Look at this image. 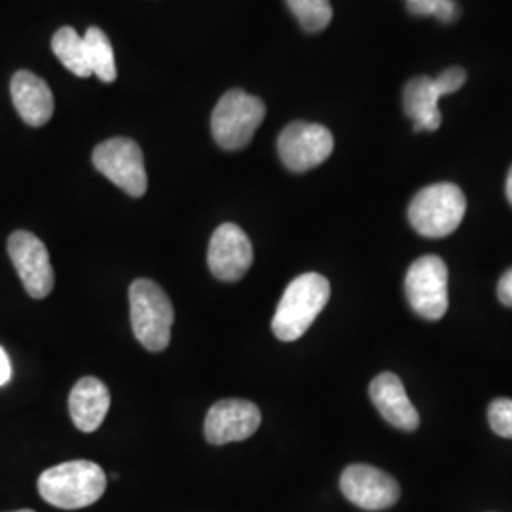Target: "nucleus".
Segmentation results:
<instances>
[{
    "instance_id": "f03ea898",
    "label": "nucleus",
    "mask_w": 512,
    "mask_h": 512,
    "mask_svg": "<svg viewBox=\"0 0 512 512\" xmlns=\"http://www.w3.org/2000/svg\"><path fill=\"white\" fill-rule=\"evenodd\" d=\"M330 298V283L325 275L308 272L289 283L275 310L272 330L281 342H294L306 334Z\"/></svg>"
},
{
    "instance_id": "0eeeda50",
    "label": "nucleus",
    "mask_w": 512,
    "mask_h": 512,
    "mask_svg": "<svg viewBox=\"0 0 512 512\" xmlns=\"http://www.w3.org/2000/svg\"><path fill=\"white\" fill-rule=\"evenodd\" d=\"M406 298L420 317L439 321L448 310V268L440 256H420L404 277Z\"/></svg>"
},
{
    "instance_id": "4be33fe9",
    "label": "nucleus",
    "mask_w": 512,
    "mask_h": 512,
    "mask_svg": "<svg viewBox=\"0 0 512 512\" xmlns=\"http://www.w3.org/2000/svg\"><path fill=\"white\" fill-rule=\"evenodd\" d=\"M497 298L501 300L503 306L512 308V268L507 270L503 277L497 283Z\"/></svg>"
},
{
    "instance_id": "412c9836",
    "label": "nucleus",
    "mask_w": 512,
    "mask_h": 512,
    "mask_svg": "<svg viewBox=\"0 0 512 512\" xmlns=\"http://www.w3.org/2000/svg\"><path fill=\"white\" fill-rule=\"evenodd\" d=\"M488 420L495 435L512 439V399H495L488 408Z\"/></svg>"
},
{
    "instance_id": "f257e3e1",
    "label": "nucleus",
    "mask_w": 512,
    "mask_h": 512,
    "mask_svg": "<svg viewBox=\"0 0 512 512\" xmlns=\"http://www.w3.org/2000/svg\"><path fill=\"white\" fill-rule=\"evenodd\" d=\"M107 488L105 471L88 459H74L46 469L38 478V494L57 509L76 511L97 503Z\"/></svg>"
},
{
    "instance_id": "b1692460",
    "label": "nucleus",
    "mask_w": 512,
    "mask_h": 512,
    "mask_svg": "<svg viewBox=\"0 0 512 512\" xmlns=\"http://www.w3.org/2000/svg\"><path fill=\"white\" fill-rule=\"evenodd\" d=\"M507 200L512 205V165L509 169V175H507Z\"/></svg>"
},
{
    "instance_id": "423d86ee",
    "label": "nucleus",
    "mask_w": 512,
    "mask_h": 512,
    "mask_svg": "<svg viewBox=\"0 0 512 512\" xmlns=\"http://www.w3.org/2000/svg\"><path fill=\"white\" fill-rule=\"evenodd\" d=\"M467 82V73L459 67L446 69L437 78L416 76L404 86L403 103L406 116L412 118L414 131H437L442 124L439 99L458 92Z\"/></svg>"
},
{
    "instance_id": "f8f14e48",
    "label": "nucleus",
    "mask_w": 512,
    "mask_h": 512,
    "mask_svg": "<svg viewBox=\"0 0 512 512\" xmlns=\"http://www.w3.org/2000/svg\"><path fill=\"white\" fill-rule=\"evenodd\" d=\"M253 245L238 224H220L209 241L207 264L219 281L236 283L253 266Z\"/></svg>"
},
{
    "instance_id": "5701e85b",
    "label": "nucleus",
    "mask_w": 512,
    "mask_h": 512,
    "mask_svg": "<svg viewBox=\"0 0 512 512\" xmlns=\"http://www.w3.org/2000/svg\"><path fill=\"white\" fill-rule=\"evenodd\" d=\"M12 378V365L10 357L4 349L0 348V385L8 384Z\"/></svg>"
},
{
    "instance_id": "6ab92c4d",
    "label": "nucleus",
    "mask_w": 512,
    "mask_h": 512,
    "mask_svg": "<svg viewBox=\"0 0 512 512\" xmlns=\"http://www.w3.org/2000/svg\"><path fill=\"white\" fill-rule=\"evenodd\" d=\"M294 18L308 33H321L332 21L330 0H285Z\"/></svg>"
},
{
    "instance_id": "a211bd4d",
    "label": "nucleus",
    "mask_w": 512,
    "mask_h": 512,
    "mask_svg": "<svg viewBox=\"0 0 512 512\" xmlns=\"http://www.w3.org/2000/svg\"><path fill=\"white\" fill-rule=\"evenodd\" d=\"M84 46H86V59L92 74H95L101 82H107V84L114 82L118 71H116V59H114V50L109 37L99 27H90L84 35Z\"/></svg>"
},
{
    "instance_id": "ddd939ff",
    "label": "nucleus",
    "mask_w": 512,
    "mask_h": 512,
    "mask_svg": "<svg viewBox=\"0 0 512 512\" xmlns=\"http://www.w3.org/2000/svg\"><path fill=\"white\" fill-rule=\"evenodd\" d=\"M262 421L260 408L245 399H224L211 406L205 418V439L222 446L253 437Z\"/></svg>"
},
{
    "instance_id": "dca6fc26",
    "label": "nucleus",
    "mask_w": 512,
    "mask_h": 512,
    "mask_svg": "<svg viewBox=\"0 0 512 512\" xmlns=\"http://www.w3.org/2000/svg\"><path fill=\"white\" fill-rule=\"evenodd\" d=\"M110 408V391L101 380L86 376L74 384L69 397V412L82 433H93L101 427Z\"/></svg>"
},
{
    "instance_id": "4468645a",
    "label": "nucleus",
    "mask_w": 512,
    "mask_h": 512,
    "mask_svg": "<svg viewBox=\"0 0 512 512\" xmlns=\"http://www.w3.org/2000/svg\"><path fill=\"white\" fill-rule=\"evenodd\" d=\"M370 401L378 408L387 423L403 431H416L420 425V414L410 403L403 382L397 374L384 372L370 384Z\"/></svg>"
},
{
    "instance_id": "393cba45",
    "label": "nucleus",
    "mask_w": 512,
    "mask_h": 512,
    "mask_svg": "<svg viewBox=\"0 0 512 512\" xmlns=\"http://www.w3.org/2000/svg\"><path fill=\"white\" fill-rule=\"evenodd\" d=\"M16 512H35V511H31V509H23V511H16Z\"/></svg>"
},
{
    "instance_id": "1a4fd4ad",
    "label": "nucleus",
    "mask_w": 512,
    "mask_h": 512,
    "mask_svg": "<svg viewBox=\"0 0 512 512\" xmlns=\"http://www.w3.org/2000/svg\"><path fill=\"white\" fill-rule=\"evenodd\" d=\"M334 150V137L321 124L293 122L281 131L277 152L283 165L293 173H304L329 160Z\"/></svg>"
},
{
    "instance_id": "2eb2a0df",
    "label": "nucleus",
    "mask_w": 512,
    "mask_h": 512,
    "mask_svg": "<svg viewBox=\"0 0 512 512\" xmlns=\"http://www.w3.org/2000/svg\"><path fill=\"white\" fill-rule=\"evenodd\" d=\"M12 101L21 120L33 128L48 124L54 116V93L50 86L31 71H18L10 84Z\"/></svg>"
},
{
    "instance_id": "9d476101",
    "label": "nucleus",
    "mask_w": 512,
    "mask_h": 512,
    "mask_svg": "<svg viewBox=\"0 0 512 512\" xmlns=\"http://www.w3.org/2000/svg\"><path fill=\"white\" fill-rule=\"evenodd\" d=\"M8 255L31 298L42 300L54 291L55 275L50 253L42 239L27 230H18L8 239Z\"/></svg>"
},
{
    "instance_id": "39448f33",
    "label": "nucleus",
    "mask_w": 512,
    "mask_h": 512,
    "mask_svg": "<svg viewBox=\"0 0 512 512\" xmlns=\"http://www.w3.org/2000/svg\"><path fill=\"white\" fill-rule=\"evenodd\" d=\"M266 118V105L251 93L230 90L220 97L211 116V133L224 150L247 147Z\"/></svg>"
},
{
    "instance_id": "9b49d317",
    "label": "nucleus",
    "mask_w": 512,
    "mask_h": 512,
    "mask_svg": "<svg viewBox=\"0 0 512 512\" xmlns=\"http://www.w3.org/2000/svg\"><path fill=\"white\" fill-rule=\"evenodd\" d=\"M340 490L355 507L384 511L401 497V486L391 475L372 465H349L340 476Z\"/></svg>"
},
{
    "instance_id": "6e6552de",
    "label": "nucleus",
    "mask_w": 512,
    "mask_h": 512,
    "mask_svg": "<svg viewBox=\"0 0 512 512\" xmlns=\"http://www.w3.org/2000/svg\"><path fill=\"white\" fill-rule=\"evenodd\" d=\"M93 165L110 183L122 188L131 198L145 196L148 188L147 169L141 147L126 139L114 137L93 150Z\"/></svg>"
},
{
    "instance_id": "20e7f679",
    "label": "nucleus",
    "mask_w": 512,
    "mask_h": 512,
    "mask_svg": "<svg viewBox=\"0 0 512 512\" xmlns=\"http://www.w3.org/2000/svg\"><path fill=\"white\" fill-rule=\"evenodd\" d=\"M467 200L452 183L429 184L421 188L408 207L412 228L425 238H446L454 234L465 217Z\"/></svg>"
},
{
    "instance_id": "7ed1b4c3",
    "label": "nucleus",
    "mask_w": 512,
    "mask_h": 512,
    "mask_svg": "<svg viewBox=\"0 0 512 512\" xmlns=\"http://www.w3.org/2000/svg\"><path fill=\"white\" fill-rule=\"evenodd\" d=\"M131 327L148 351H164L171 342L175 310L164 289L152 279H135L129 287Z\"/></svg>"
},
{
    "instance_id": "aec40b11",
    "label": "nucleus",
    "mask_w": 512,
    "mask_h": 512,
    "mask_svg": "<svg viewBox=\"0 0 512 512\" xmlns=\"http://www.w3.org/2000/svg\"><path fill=\"white\" fill-rule=\"evenodd\" d=\"M406 6L412 16H433L442 23H452L458 19L456 0H406Z\"/></svg>"
},
{
    "instance_id": "f3484780",
    "label": "nucleus",
    "mask_w": 512,
    "mask_h": 512,
    "mask_svg": "<svg viewBox=\"0 0 512 512\" xmlns=\"http://www.w3.org/2000/svg\"><path fill=\"white\" fill-rule=\"evenodd\" d=\"M52 50L57 59L63 63L78 78L92 76L88 59H86V46L84 38L76 33L73 27H61L52 38Z\"/></svg>"
}]
</instances>
